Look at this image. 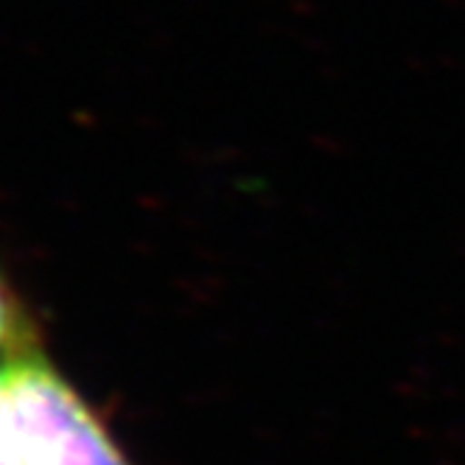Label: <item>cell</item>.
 <instances>
[{"label":"cell","mask_w":465,"mask_h":465,"mask_svg":"<svg viewBox=\"0 0 465 465\" xmlns=\"http://www.w3.org/2000/svg\"><path fill=\"white\" fill-rule=\"evenodd\" d=\"M0 465H135L0 281Z\"/></svg>","instance_id":"obj_1"}]
</instances>
